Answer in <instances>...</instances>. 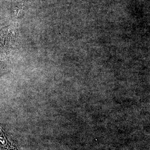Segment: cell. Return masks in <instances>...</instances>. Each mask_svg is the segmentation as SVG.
I'll return each mask as SVG.
<instances>
[{
    "instance_id": "1",
    "label": "cell",
    "mask_w": 150,
    "mask_h": 150,
    "mask_svg": "<svg viewBox=\"0 0 150 150\" xmlns=\"http://www.w3.org/2000/svg\"><path fill=\"white\" fill-rule=\"evenodd\" d=\"M24 1L23 0H13L12 1L13 4L14 11L16 8L17 9V11L18 12L19 10L24 9L25 8V4L24 3Z\"/></svg>"
}]
</instances>
